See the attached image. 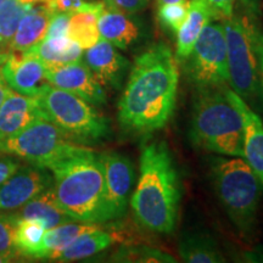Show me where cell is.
<instances>
[{
    "mask_svg": "<svg viewBox=\"0 0 263 263\" xmlns=\"http://www.w3.org/2000/svg\"><path fill=\"white\" fill-rule=\"evenodd\" d=\"M178 61L164 43L138 55L118 100V123L126 133L149 136L172 117L178 93Z\"/></svg>",
    "mask_w": 263,
    "mask_h": 263,
    "instance_id": "6da1fadb",
    "label": "cell"
},
{
    "mask_svg": "<svg viewBox=\"0 0 263 263\" xmlns=\"http://www.w3.org/2000/svg\"><path fill=\"white\" fill-rule=\"evenodd\" d=\"M139 171L129 201L134 218L149 232L170 234L176 229L182 186L166 143L154 141L143 146Z\"/></svg>",
    "mask_w": 263,
    "mask_h": 263,
    "instance_id": "7a4b0ae2",
    "label": "cell"
},
{
    "mask_svg": "<svg viewBox=\"0 0 263 263\" xmlns=\"http://www.w3.org/2000/svg\"><path fill=\"white\" fill-rule=\"evenodd\" d=\"M59 206L74 222L104 223V168L93 149L67 157L51 167Z\"/></svg>",
    "mask_w": 263,
    "mask_h": 263,
    "instance_id": "3957f363",
    "label": "cell"
},
{
    "mask_svg": "<svg viewBox=\"0 0 263 263\" xmlns=\"http://www.w3.org/2000/svg\"><path fill=\"white\" fill-rule=\"evenodd\" d=\"M226 88L194 91L189 139L199 149L244 159L241 117L227 98Z\"/></svg>",
    "mask_w": 263,
    "mask_h": 263,
    "instance_id": "277c9868",
    "label": "cell"
},
{
    "mask_svg": "<svg viewBox=\"0 0 263 263\" xmlns=\"http://www.w3.org/2000/svg\"><path fill=\"white\" fill-rule=\"evenodd\" d=\"M211 184L230 222L245 240L257 228L263 184L241 157L212 156L209 159Z\"/></svg>",
    "mask_w": 263,
    "mask_h": 263,
    "instance_id": "5b68a950",
    "label": "cell"
},
{
    "mask_svg": "<svg viewBox=\"0 0 263 263\" xmlns=\"http://www.w3.org/2000/svg\"><path fill=\"white\" fill-rule=\"evenodd\" d=\"M222 24L227 43L229 88L246 104L256 103L261 99V84L256 49V31L259 24L255 9L233 11Z\"/></svg>",
    "mask_w": 263,
    "mask_h": 263,
    "instance_id": "8992f818",
    "label": "cell"
},
{
    "mask_svg": "<svg viewBox=\"0 0 263 263\" xmlns=\"http://www.w3.org/2000/svg\"><path fill=\"white\" fill-rule=\"evenodd\" d=\"M38 99L45 116L74 143L88 146L111 136L110 120L77 95L47 84Z\"/></svg>",
    "mask_w": 263,
    "mask_h": 263,
    "instance_id": "52a82bcc",
    "label": "cell"
},
{
    "mask_svg": "<svg viewBox=\"0 0 263 263\" xmlns=\"http://www.w3.org/2000/svg\"><path fill=\"white\" fill-rule=\"evenodd\" d=\"M89 149L74 143L48 117H41L0 143V153L50 170L54 164Z\"/></svg>",
    "mask_w": 263,
    "mask_h": 263,
    "instance_id": "ba28073f",
    "label": "cell"
},
{
    "mask_svg": "<svg viewBox=\"0 0 263 263\" xmlns=\"http://www.w3.org/2000/svg\"><path fill=\"white\" fill-rule=\"evenodd\" d=\"M185 61L186 74L195 89L228 87V59L222 22L212 20L205 26Z\"/></svg>",
    "mask_w": 263,
    "mask_h": 263,
    "instance_id": "9c48e42d",
    "label": "cell"
},
{
    "mask_svg": "<svg viewBox=\"0 0 263 263\" xmlns=\"http://www.w3.org/2000/svg\"><path fill=\"white\" fill-rule=\"evenodd\" d=\"M104 168V223L126 216L134 183V167L122 154H99Z\"/></svg>",
    "mask_w": 263,
    "mask_h": 263,
    "instance_id": "30bf717a",
    "label": "cell"
},
{
    "mask_svg": "<svg viewBox=\"0 0 263 263\" xmlns=\"http://www.w3.org/2000/svg\"><path fill=\"white\" fill-rule=\"evenodd\" d=\"M54 183L48 168L22 164L0 185V212H14Z\"/></svg>",
    "mask_w": 263,
    "mask_h": 263,
    "instance_id": "8fae6325",
    "label": "cell"
},
{
    "mask_svg": "<svg viewBox=\"0 0 263 263\" xmlns=\"http://www.w3.org/2000/svg\"><path fill=\"white\" fill-rule=\"evenodd\" d=\"M45 81L52 87L77 95L93 106L106 104L104 87L82 59L68 65L47 68Z\"/></svg>",
    "mask_w": 263,
    "mask_h": 263,
    "instance_id": "7c38bea8",
    "label": "cell"
},
{
    "mask_svg": "<svg viewBox=\"0 0 263 263\" xmlns=\"http://www.w3.org/2000/svg\"><path fill=\"white\" fill-rule=\"evenodd\" d=\"M47 67L31 50L11 51L2 66V74L10 88L20 94L38 97L47 85Z\"/></svg>",
    "mask_w": 263,
    "mask_h": 263,
    "instance_id": "4fadbf2b",
    "label": "cell"
},
{
    "mask_svg": "<svg viewBox=\"0 0 263 263\" xmlns=\"http://www.w3.org/2000/svg\"><path fill=\"white\" fill-rule=\"evenodd\" d=\"M85 64L103 87L120 89L129 70V60L111 43L100 38L84 54Z\"/></svg>",
    "mask_w": 263,
    "mask_h": 263,
    "instance_id": "5bb4252c",
    "label": "cell"
},
{
    "mask_svg": "<svg viewBox=\"0 0 263 263\" xmlns=\"http://www.w3.org/2000/svg\"><path fill=\"white\" fill-rule=\"evenodd\" d=\"M226 94L241 117L244 132V160L263 184V122L261 117L229 87L226 88Z\"/></svg>",
    "mask_w": 263,
    "mask_h": 263,
    "instance_id": "9a60e30c",
    "label": "cell"
},
{
    "mask_svg": "<svg viewBox=\"0 0 263 263\" xmlns=\"http://www.w3.org/2000/svg\"><path fill=\"white\" fill-rule=\"evenodd\" d=\"M45 116L38 97L10 90L0 106V143Z\"/></svg>",
    "mask_w": 263,
    "mask_h": 263,
    "instance_id": "2e32d148",
    "label": "cell"
},
{
    "mask_svg": "<svg viewBox=\"0 0 263 263\" xmlns=\"http://www.w3.org/2000/svg\"><path fill=\"white\" fill-rule=\"evenodd\" d=\"M100 38L121 50H128L144 37V26L136 15L105 6L98 21Z\"/></svg>",
    "mask_w": 263,
    "mask_h": 263,
    "instance_id": "e0dca14e",
    "label": "cell"
},
{
    "mask_svg": "<svg viewBox=\"0 0 263 263\" xmlns=\"http://www.w3.org/2000/svg\"><path fill=\"white\" fill-rule=\"evenodd\" d=\"M54 9L47 3L34 4L26 12L10 44L11 51H27L39 44L47 35Z\"/></svg>",
    "mask_w": 263,
    "mask_h": 263,
    "instance_id": "ac0fdd59",
    "label": "cell"
},
{
    "mask_svg": "<svg viewBox=\"0 0 263 263\" xmlns=\"http://www.w3.org/2000/svg\"><path fill=\"white\" fill-rule=\"evenodd\" d=\"M11 217L12 221H18L22 218H34L44 223L45 228L51 229L54 227L64 223L74 222L64 210L59 206L55 197L52 185L44 192L33 197L24 206L14 212H6Z\"/></svg>",
    "mask_w": 263,
    "mask_h": 263,
    "instance_id": "d6986e66",
    "label": "cell"
},
{
    "mask_svg": "<svg viewBox=\"0 0 263 263\" xmlns=\"http://www.w3.org/2000/svg\"><path fill=\"white\" fill-rule=\"evenodd\" d=\"M212 20L213 14L209 0H189L188 15L177 33V61H185L202 29Z\"/></svg>",
    "mask_w": 263,
    "mask_h": 263,
    "instance_id": "ffe728a7",
    "label": "cell"
},
{
    "mask_svg": "<svg viewBox=\"0 0 263 263\" xmlns=\"http://www.w3.org/2000/svg\"><path fill=\"white\" fill-rule=\"evenodd\" d=\"M104 8V3L85 2L81 9L70 14L68 37L80 44L82 49L93 47L100 39L98 21Z\"/></svg>",
    "mask_w": 263,
    "mask_h": 263,
    "instance_id": "44dd1931",
    "label": "cell"
},
{
    "mask_svg": "<svg viewBox=\"0 0 263 263\" xmlns=\"http://www.w3.org/2000/svg\"><path fill=\"white\" fill-rule=\"evenodd\" d=\"M94 227V224H89V223L68 222L54 227L51 229H47L44 235H43L41 244L38 245L37 250L33 252L31 258L55 261L57 256L66 246L71 244L81 234L93 229Z\"/></svg>",
    "mask_w": 263,
    "mask_h": 263,
    "instance_id": "7402d4cb",
    "label": "cell"
},
{
    "mask_svg": "<svg viewBox=\"0 0 263 263\" xmlns=\"http://www.w3.org/2000/svg\"><path fill=\"white\" fill-rule=\"evenodd\" d=\"M179 256L189 263L226 262L221 249L211 235L202 232H186L178 244Z\"/></svg>",
    "mask_w": 263,
    "mask_h": 263,
    "instance_id": "603a6c76",
    "label": "cell"
},
{
    "mask_svg": "<svg viewBox=\"0 0 263 263\" xmlns=\"http://www.w3.org/2000/svg\"><path fill=\"white\" fill-rule=\"evenodd\" d=\"M116 241V236L105 230L99 229L97 226L93 229L81 234L71 244H68L57 256L55 261L72 262L91 257V256L104 251Z\"/></svg>",
    "mask_w": 263,
    "mask_h": 263,
    "instance_id": "cb8c5ba5",
    "label": "cell"
},
{
    "mask_svg": "<svg viewBox=\"0 0 263 263\" xmlns=\"http://www.w3.org/2000/svg\"><path fill=\"white\" fill-rule=\"evenodd\" d=\"M29 50L41 59L47 68L72 64L83 58V49L68 35L44 38Z\"/></svg>",
    "mask_w": 263,
    "mask_h": 263,
    "instance_id": "d4e9b609",
    "label": "cell"
},
{
    "mask_svg": "<svg viewBox=\"0 0 263 263\" xmlns=\"http://www.w3.org/2000/svg\"><path fill=\"white\" fill-rule=\"evenodd\" d=\"M34 4H25L20 0H4L0 5V52H10L20 21Z\"/></svg>",
    "mask_w": 263,
    "mask_h": 263,
    "instance_id": "484cf974",
    "label": "cell"
},
{
    "mask_svg": "<svg viewBox=\"0 0 263 263\" xmlns=\"http://www.w3.org/2000/svg\"><path fill=\"white\" fill-rule=\"evenodd\" d=\"M45 228L44 223L34 218H22L16 221L14 229V248L20 256L31 258L41 244Z\"/></svg>",
    "mask_w": 263,
    "mask_h": 263,
    "instance_id": "4316f807",
    "label": "cell"
},
{
    "mask_svg": "<svg viewBox=\"0 0 263 263\" xmlns=\"http://www.w3.org/2000/svg\"><path fill=\"white\" fill-rule=\"evenodd\" d=\"M112 262H130V263H174L173 256L161 251L159 249L149 248L143 245L121 246L111 256Z\"/></svg>",
    "mask_w": 263,
    "mask_h": 263,
    "instance_id": "83f0119b",
    "label": "cell"
},
{
    "mask_svg": "<svg viewBox=\"0 0 263 263\" xmlns=\"http://www.w3.org/2000/svg\"><path fill=\"white\" fill-rule=\"evenodd\" d=\"M157 18L160 25L166 29L167 32L177 34L182 27L183 22L185 21L189 10L188 0H182L178 3H171V4H163L157 6Z\"/></svg>",
    "mask_w": 263,
    "mask_h": 263,
    "instance_id": "f1b7e54d",
    "label": "cell"
},
{
    "mask_svg": "<svg viewBox=\"0 0 263 263\" xmlns=\"http://www.w3.org/2000/svg\"><path fill=\"white\" fill-rule=\"evenodd\" d=\"M15 221L6 212H0V252L11 254L17 252L14 248Z\"/></svg>",
    "mask_w": 263,
    "mask_h": 263,
    "instance_id": "f546056e",
    "label": "cell"
},
{
    "mask_svg": "<svg viewBox=\"0 0 263 263\" xmlns=\"http://www.w3.org/2000/svg\"><path fill=\"white\" fill-rule=\"evenodd\" d=\"M68 24H70V14H67V12H55L50 20L45 38L68 35Z\"/></svg>",
    "mask_w": 263,
    "mask_h": 263,
    "instance_id": "4dcf8cb0",
    "label": "cell"
},
{
    "mask_svg": "<svg viewBox=\"0 0 263 263\" xmlns=\"http://www.w3.org/2000/svg\"><path fill=\"white\" fill-rule=\"evenodd\" d=\"M104 4L107 8L136 15L146 8L149 0H104Z\"/></svg>",
    "mask_w": 263,
    "mask_h": 263,
    "instance_id": "1f68e13d",
    "label": "cell"
},
{
    "mask_svg": "<svg viewBox=\"0 0 263 263\" xmlns=\"http://www.w3.org/2000/svg\"><path fill=\"white\" fill-rule=\"evenodd\" d=\"M235 2L236 0H209L213 14V20L224 21L226 18L230 17L234 11Z\"/></svg>",
    "mask_w": 263,
    "mask_h": 263,
    "instance_id": "d6a6232c",
    "label": "cell"
},
{
    "mask_svg": "<svg viewBox=\"0 0 263 263\" xmlns=\"http://www.w3.org/2000/svg\"><path fill=\"white\" fill-rule=\"evenodd\" d=\"M22 166L18 157L12 155L0 156V185Z\"/></svg>",
    "mask_w": 263,
    "mask_h": 263,
    "instance_id": "836d02e7",
    "label": "cell"
},
{
    "mask_svg": "<svg viewBox=\"0 0 263 263\" xmlns=\"http://www.w3.org/2000/svg\"><path fill=\"white\" fill-rule=\"evenodd\" d=\"M84 3V0H49L47 4L50 5L55 12H67V14H72V12L81 9Z\"/></svg>",
    "mask_w": 263,
    "mask_h": 263,
    "instance_id": "e575fe53",
    "label": "cell"
},
{
    "mask_svg": "<svg viewBox=\"0 0 263 263\" xmlns=\"http://www.w3.org/2000/svg\"><path fill=\"white\" fill-rule=\"evenodd\" d=\"M256 49H257L258 57V68H259V84H261V100L263 103V28L258 25L256 31Z\"/></svg>",
    "mask_w": 263,
    "mask_h": 263,
    "instance_id": "d590c367",
    "label": "cell"
},
{
    "mask_svg": "<svg viewBox=\"0 0 263 263\" xmlns=\"http://www.w3.org/2000/svg\"><path fill=\"white\" fill-rule=\"evenodd\" d=\"M244 258L248 262H263V246L252 250V251L245 252Z\"/></svg>",
    "mask_w": 263,
    "mask_h": 263,
    "instance_id": "8d00e7d4",
    "label": "cell"
},
{
    "mask_svg": "<svg viewBox=\"0 0 263 263\" xmlns=\"http://www.w3.org/2000/svg\"><path fill=\"white\" fill-rule=\"evenodd\" d=\"M11 90V88L9 87L8 83H6L4 77L2 74V68H0V106H2L3 103H4L5 98L8 97V94Z\"/></svg>",
    "mask_w": 263,
    "mask_h": 263,
    "instance_id": "74e56055",
    "label": "cell"
},
{
    "mask_svg": "<svg viewBox=\"0 0 263 263\" xmlns=\"http://www.w3.org/2000/svg\"><path fill=\"white\" fill-rule=\"evenodd\" d=\"M20 2L25 4H39V3H48L49 0H20Z\"/></svg>",
    "mask_w": 263,
    "mask_h": 263,
    "instance_id": "f35d334b",
    "label": "cell"
},
{
    "mask_svg": "<svg viewBox=\"0 0 263 263\" xmlns=\"http://www.w3.org/2000/svg\"><path fill=\"white\" fill-rule=\"evenodd\" d=\"M182 2V0H156V4L157 6L163 5V4H171V3H178Z\"/></svg>",
    "mask_w": 263,
    "mask_h": 263,
    "instance_id": "ab89813d",
    "label": "cell"
},
{
    "mask_svg": "<svg viewBox=\"0 0 263 263\" xmlns=\"http://www.w3.org/2000/svg\"><path fill=\"white\" fill-rule=\"evenodd\" d=\"M8 57H9V52H0V68H2V66L4 65V62L6 61Z\"/></svg>",
    "mask_w": 263,
    "mask_h": 263,
    "instance_id": "60d3db41",
    "label": "cell"
},
{
    "mask_svg": "<svg viewBox=\"0 0 263 263\" xmlns=\"http://www.w3.org/2000/svg\"><path fill=\"white\" fill-rule=\"evenodd\" d=\"M3 2H4V0H0V5H2V3H3Z\"/></svg>",
    "mask_w": 263,
    "mask_h": 263,
    "instance_id": "b9f144b4",
    "label": "cell"
},
{
    "mask_svg": "<svg viewBox=\"0 0 263 263\" xmlns=\"http://www.w3.org/2000/svg\"><path fill=\"white\" fill-rule=\"evenodd\" d=\"M2 155H3V154H2V153H0V156H2Z\"/></svg>",
    "mask_w": 263,
    "mask_h": 263,
    "instance_id": "7bdbcfd3",
    "label": "cell"
}]
</instances>
